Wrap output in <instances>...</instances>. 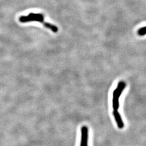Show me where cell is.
<instances>
[{
  "instance_id": "obj_1",
  "label": "cell",
  "mask_w": 146,
  "mask_h": 146,
  "mask_svg": "<svg viewBox=\"0 0 146 146\" xmlns=\"http://www.w3.org/2000/svg\"><path fill=\"white\" fill-rule=\"evenodd\" d=\"M19 21L21 23H27L33 21H36L41 23L44 27L48 29H50L54 33H57L58 31V27L52 24L47 22L44 21V16L41 13H31L27 16H21L19 18Z\"/></svg>"
},
{
  "instance_id": "obj_2",
  "label": "cell",
  "mask_w": 146,
  "mask_h": 146,
  "mask_svg": "<svg viewBox=\"0 0 146 146\" xmlns=\"http://www.w3.org/2000/svg\"><path fill=\"white\" fill-rule=\"evenodd\" d=\"M126 87V84L125 81H121L117 86L113 93V99H112V105L114 110H118L120 106L119 99L121 94L123 93Z\"/></svg>"
},
{
  "instance_id": "obj_3",
  "label": "cell",
  "mask_w": 146,
  "mask_h": 146,
  "mask_svg": "<svg viewBox=\"0 0 146 146\" xmlns=\"http://www.w3.org/2000/svg\"><path fill=\"white\" fill-rule=\"evenodd\" d=\"M88 128L83 126L81 128V140L80 146H88Z\"/></svg>"
},
{
  "instance_id": "obj_4",
  "label": "cell",
  "mask_w": 146,
  "mask_h": 146,
  "mask_svg": "<svg viewBox=\"0 0 146 146\" xmlns=\"http://www.w3.org/2000/svg\"><path fill=\"white\" fill-rule=\"evenodd\" d=\"M113 114L114 115L116 123L119 129H122L124 127V123L122 119L121 116L119 113L118 110H114L113 112Z\"/></svg>"
},
{
  "instance_id": "obj_5",
  "label": "cell",
  "mask_w": 146,
  "mask_h": 146,
  "mask_svg": "<svg viewBox=\"0 0 146 146\" xmlns=\"http://www.w3.org/2000/svg\"><path fill=\"white\" fill-rule=\"evenodd\" d=\"M137 34L139 36H145L146 35V26L142 27L141 28L139 29L137 31Z\"/></svg>"
}]
</instances>
